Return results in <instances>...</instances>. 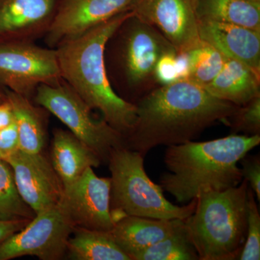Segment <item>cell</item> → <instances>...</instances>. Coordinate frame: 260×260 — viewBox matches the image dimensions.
<instances>
[{
    "label": "cell",
    "mask_w": 260,
    "mask_h": 260,
    "mask_svg": "<svg viewBox=\"0 0 260 260\" xmlns=\"http://www.w3.org/2000/svg\"><path fill=\"white\" fill-rule=\"evenodd\" d=\"M135 105L136 119L124 146L144 157L160 145L193 141L215 123L226 122L238 107L189 80L155 88Z\"/></svg>",
    "instance_id": "cell-1"
},
{
    "label": "cell",
    "mask_w": 260,
    "mask_h": 260,
    "mask_svg": "<svg viewBox=\"0 0 260 260\" xmlns=\"http://www.w3.org/2000/svg\"><path fill=\"white\" fill-rule=\"evenodd\" d=\"M132 13L116 15L55 48L62 79L124 138L134 125L136 105L124 100L113 88L105 50L110 38Z\"/></svg>",
    "instance_id": "cell-2"
},
{
    "label": "cell",
    "mask_w": 260,
    "mask_h": 260,
    "mask_svg": "<svg viewBox=\"0 0 260 260\" xmlns=\"http://www.w3.org/2000/svg\"><path fill=\"white\" fill-rule=\"evenodd\" d=\"M260 144V135L231 134L209 141L188 142L167 147L168 169L160 179L162 190L186 204L203 189L222 191L237 186L243 177L241 159Z\"/></svg>",
    "instance_id": "cell-3"
},
{
    "label": "cell",
    "mask_w": 260,
    "mask_h": 260,
    "mask_svg": "<svg viewBox=\"0 0 260 260\" xmlns=\"http://www.w3.org/2000/svg\"><path fill=\"white\" fill-rule=\"evenodd\" d=\"M248 188L243 179L225 190L200 191L194 212L184 220L200 260L238 259L247 232Z\"/></svg>",
    "instance_id": "cell-4"
},
{
    "label": "cell",
    "mask_w": 260,
    "mask_h": 260,
    "mask_svg": "<svg viewBox=\"0 0 260 260\" xmlns=\"http://www.w3.org/2000/svg\"><path fill=\"white\" fill-rule=\"evenodd\" d=\"M144 156L125 146L112 149L108 158L111 173L110 210L114 223L124 216L185 220L194 212L196 199L176 205L145 170Z\"/></svg>",
    "instance_id": "cell-5"
},
{
    "label": "cell",
    "mask_w": 260,
    "mask_h": 260,
    "mask_svg": "<svg viewBox=\"0 0 260 260\" xmlns=\"http://www.w3.org/2000/svg\"><path fill=\"white\" fill-rule=\"evenodd\" d=\"M115 61L127 92L126 100L136 104L155 88L154 71L159 58L176 49L150 24L132 13L113 34Z\"/></svg>",
    "instance_id": "cell-6"
},
{
    "label": "cell",
    "mask_w": 260,
    "mask_h": 260,
    "mask_svg": "<svg viewBox=\"0 0 260 260\" xmlns=\"http://www.w3.org/2000/svg\"><path fill=\"white\" fill-rule=\"evenodd\" d=\"M34 102L60 120L70 133L108 162L112 149L124 146V138L104 119L94 118L93 109L85 104L64 80L42 84L36 90Z\"/></svg>",
    "instance_id": "cell-7"
},
{
    "label": "cell",
    "mask_w": 260,
    "mask_h": 260,
    "mask_svg": "<svg viewBox=\"0 0 260 260\" xmlns=\"http://www.w3.org/2000/svg\"><path fill=\"white\" fill-rule=\"evenodd\" d=\"M61 80L55 49L34 42L0 41V88L31 99L42 84Z\"/></svg>",
    "instance_id": "cell-8"
},
{
    "label": "cell",
    "mask_w": 260,
    "mask_h": 260,
    "mask_svg": "<svg viewBox=\"0 0 260 260\" xmlns=\"http://www.w3.org/2000/svg\"><path fill=\"white\" fill-rule=\"evenodd\" d=\"M75 228L61 204L37 213L22 230L0 244V260L23 256L64 259Z\"/></svg>",
    "instance_id": "cell-9"
},
{
    "label": "cell",
    "mask_w": 260,
    "mask_h": 260,
    "mask_svg": "<svg viewBox=\"0 0 260 260\" xmlns=\"http://www.w3.org/2000/svg\"><path fill=\"white\" fill-rule=\"evenodd\" d=\"M3 159L12 168L20 196L36 214L61 204L64 186L50 157L18 150Z\"/></svg>",
    "instance_id": "cell-10"
},
{
    "label": "cell",
    "mask_w": 260,
    "mask_h": 260,
    "mask_svg": "<svg viewBox=\"0 0 260 260\" xmlns=\"http://www.w3.org/2000/svg\"><path fill=\"white\" fill-rule=\"evenodd\" d=\"M111 180L90 167L64 187L61 206L75 227L109 232L114 225L110 210Z\"/></svg>",
    "instance_id": "cell-11"
},
{
    "label": "cell",
    "mask_w": 260,
    "mask_h": 260,
    "mask_svg": "<svg viewBox=\"0 0 260 260\" xmlns=\"http://www.w3.org/2000/svg\"><path fill=\"white\" fill-rule=\"evenodd\" d=\"M197 0H137L132 12L157 29L177 51L190 50L201 39Z\"/></svg>",
    "instance_id": "cell-12"
},
{
    "label": "cell",
    "mask_w": 260,
    "mask_h": 260,
    "mask_svg": "<svg viewBox=\"0 0 260 260\" xmlns=\"http://www.w3.org/2000/svg\"><path fill=\"white\" fill-rule=\"evenodd\" d=\"M137 0H59L44 41L55 49L61 43L82 35L116 15L132 11Z\"/></svg>",
    "instance_id": "cell-13"
},
{
    "label": "cell",
    "mask_w": 260,
    "mask_h": 260,
    "mask_svg": "<svg viewBox=\"0 0 260 260\" xmlns=\"http://www.w3.org/2000/svg\"><path fill=\"white\" fill-rule=\"evenodd\" d=\"M59 0H0V41L34 42L44 37Z\"/></svg>",
    "instance_id": "cell-14"
},
{
    "label": "cell",
    "mask_w": 260,
    "mask_h": 260,
    "mask_svg": "<svg viewBox=\"0 0 260 260\" xmlns=\"http://www.w3.org/2000/svg\"><path fill=\"white\" fill-rule=\"evenodd\" d=\"M200 38L228 59L243 63L260 75V30L199 20Z\"/></svg>",
    "instance_id": "cell-15"
},
{
    "label": "cell",
    "mask_w": 260,
    "mask_h": 260,
    "mask_svg": "<svg viewBox=\"0 0 260 260\" xmlns=\"http://www.w3.org/2000/svg\"><path fill=\"white\" fill-rule=\"evenodd\" d=\"M183 222L184 220L180 219L124 216L116 220L109 233L114 242L130 258L132 254L170 236Z\"/></svg>",
    "instance_id": "cell-16"
},
{
    "label": "cell",
    "mask_w": 260,
    "mask_h": 260,
    "mask_svg": "<svg viewBox=\"0 0 260 260\" xmlns=\"http://www.w3.org/2000/svg\"><path fill=\"white\" fill-rule=\"evenodd\" d=\"M50 158L64 187L78 180L88 168H97L102 164L88 145L62 129H56L53 133Z\"/></svg>",
    "instance_id": "cell-17"
},
{
    "label": "cell",
    "mask_w": 260,
    "mask_h": 260,
    "mask_svg": "<svg viewBox=\"0 0 260 260\" xmlns=\"http://www.w3.org/2000/svg\"><path fill=\"white\" fill-rule=\"evenodd\" d=\"M213 96L244 105L260 95V75L240 61L227 59L215 79L205 88Z\"/></svg>",
    "instance_id": "cell-18"
},
{
    "label": "cell",
    "mask_w": 260,
    "mask_h": 260,
    "mask_svg": "<svg viewBox=\"0 0 260 260\" xmlns=\"http://www.w3.org/2000/svg\"><path fill=\"white\" fill-rule=\"evenodd\" d=\"M18 127L19 150L28 153L43 151L47 141L46 109L31 99L5 89Z\"/></svg>",
    "instance_id": "cell-19"
},
{
    "label": "cell",
    "mask_w": 260,
    "mask_h": 260,
    "mask_svg": "<svg viewBox=\"0 0 260 260\" xmlns=\"http://www.w3.org/2000/svg\"><path fill=\"white\" fill-rule=\"evenodd\" d=\"M199 20H211L260 30V1L197 0Z\"/></svg>",
    "instance_id": "cell-20"
},
{
    "label": "cell",
    "mask_w": 260,
    "mask_h": 260,
    "mask_svg": "<svg viewBox=\"0 0 260 260\" xmlns=\"http://www.w3.org/2000/svg\"><path fill=\"white\" fill-rule=\"evenodd\" d=\"M73 260H131L114 242L110 233L75 227L67 246Z\"/></svg>",
    "instance_id": "cell-21"
},
{
    "label": "cell",
    "mask_w": 260,
    "mask_h": 260,
    "mask_svg": "<svg viewBox=\"0 0 260 260\" xmlns=\"http://www.w3.org/2000/svg\"><path fill=\"white\" fill-rule=\"evenodd\" d=\"M131 260H200L184 221L170 236L130 256Z\"/></svg>",
    "instance_id": "cell-22"
},
{
    "label": "cell",
    "mask_w": 260,
    "mask_h": 260,
    "mask_svg": "<svg viewBox=\"0 0 260 260\" xmlns=\"http://www.w3.org/2000/svg\"><path fill=\"white\" fill-rule=\"evenodd\" d=\"M36 215L20 196L9 164L0 158V220H31Z\"/></svg>",
    "instance_id": "cell-23"
},
{
    "label": "cell",
    "mask_w": 260,
    "mask_h": 260,
    "mask_svg": "<svg viewBox=\"0 0 260 260\" xmlns=\"http://www.w3.org/2000/svg\"><path fill=\"white\" fill-rule=\"evenodd\" d=\"M189 59V79L205 88L211 83L223 68L228 58L208 44L201 42L186 51Z\"/></svg>",
    "instance_id": "cell-24"
},
{
    "label": "cell",
    "mask_w": 260,
    "mask_h": 260,
    "mask_svg": "<svg viewBox=\"0 0 260 260\" xmlns=\"http://www.w3.org/2000/svg\"><path fill=\"white\" fill-rule=\"evenodd\" d=\"M225 123L230 126L231 134L260 135V95L238 107Z\"/></svg>",
    "instance_id": "cell-25"
},
{
    "label": "cell",
    "mask_w": 260,
    "mask_h": 260,
    "mask_svg": "<svg viewBox=\"0 0 260 260\" xmlns=\"http://www.w3.org/2000/svg\"><path fill=\"white\" fill-rule=\"evenodd\" d=\"M238 259H260V215L254 191L248 188L247 232Z\"/></svg>",
    "instance_id": "cell-26"
},
{
    "label": "cell",
    "mask_w": 260,
    "mask_h": 260,
    "mask_svg": "<svg viewBox=\"0 0 260 260\" xmlns=\"http://www.w3.org/2000/svg\"><path fill=\"white\" fill-rule=\"evenodd\" d=\"M154 78L158 86L181 81L180 71L176 49L164 53L155 65Z\"/></svg>",
    "instance_id": "cell-27"
},
{
    "label": "cell",
    "mask_w": 260,
    "mask_h": 260,
    "mask_svg": "<svg viewBox=\"0 0 260 260\" xmlns=\"http://www.w3.org/2000/svg\"><path fill=\"white\" fill-rule=\"evenodd\" d=\"M243 179H245L258 201L260 200V158L259 155H248L241 159Z\"/></svg>",
    "instance_id": "cell-28"
},
{
    "label": "cell",
    "mask_w": 260,
    "mask_h": 260,
    "mask_svg": "<svg viewBox=\"0 0 260 260\" xmlns=\"http://www.w3.org/2000/svg\"><path fill=\"white\" fill-rule=\"evenodd\" d=\"M19 150V135L15 120L10 125L0 130V155L2 158Z\"/></svg>",
    "instance_id": "cell-29"
},
{
    "label": "cell",
    "mask_w": 260,
    "mask_h": 260,
    "mask_svg": "<svg viewBox=\"0 0 260 260\" xmlns=\"http://www.w3.org/2000/svg\"><path fill=\"white\" fill-rule=\"evenodd\" d=\"M30 220H14V221H2L0 220V244L5 240L20 232Z\"/></svg>",
    "instance_id": "cell-30"
},
{
    "label": "cell",
    "mask_w": 260,
    "mask_h": 260,
    "mask_svg": "<svg viewBox=\"0 0 260 260\" xmlns=\"http://www.w3.org/2000/svg\"><path fill=\"white\" fill-rule=\"evenodd\" d=\"M15 121L14 113L8 99L0 104V130L10 125Z\"/></svg>",
    "instance_id": "cell-31"
},
{
    "label": "cell",
    "mask_w": 260,
    "mask_h": 260,
    "mask_svg": "<svg viewBox=\"0 0 260 260\" xmlns=\"http://www.w3.org/2000/svg\"><path fill=\"white\" fill-rule=\"evenodd\" d=\"M7 101L6 93H5V89L0 88V104Z\"/></svg>",
    "instance_id": "cell-32"
},
{
    "label": "cell",
    "mask_w": 260,
    "mask_h": 260,
    "mask_svg": "<svg viewBox=\"0 0 260 260\" xmlns=\"http://www.w3.org/2000/svg\"><path fill=\"white\" fill-rule=\"evenodd\" d=\"M253 1H260V0H253Z\"/></svg>",
    "instance_id": "cell-33"
},
{
    "label": "cell",
    "mask_w": 260,
    "mask_h": 260,
    "mask_svg": "<svg viewBox=\"0 0 260 260\" xmlns=\"http://www.w3.org/2000/svg\"><path fill=\"white\" fill-rule=\"evenodd\" d=\"M0 158H1V155H0Z\"/></svg>",
    "instance_id": "cell-34"
}]
</instances>
